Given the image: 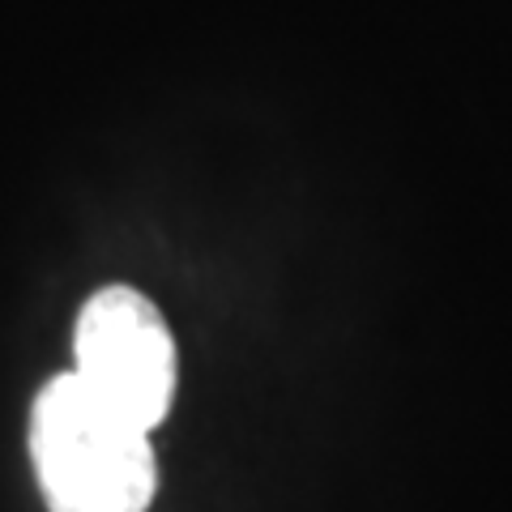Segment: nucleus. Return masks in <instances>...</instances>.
Wrapping results in <instances>:
<instances>
[{
    "label": "nucleus",
    "instance_id": "1",
    "mask_svg": "<svg viewBox=\"0 0 512 512\" xmlns=\"http://www.w3.org/2000/svg\"><path fill=\"white\" fill-rule=\"evenodd\" d=\"M30 457L52 512H150V431L103 402L77 372L52 376L30 410Z\"/></svg>",
    "mask_w": 512,
    "mask_h": 512
},
{
    "label": "nucleus",
    "instance_id": "2",
    "mask_svg": "<svg viewBox=\"0 0 512 512\" xmlns=\"http://www.w3.org/2000/svg\"><path fill=\"white\" fill-rule=\"evenodd\" d=\"M73 355V372L137 427L154 431L171 414L180 355L163 312L137 286H103L86 299L73 333Z\"/></svg>",
    "mask_w": 512,
    "mask_h": 512
}]
</instances>
